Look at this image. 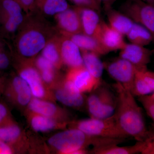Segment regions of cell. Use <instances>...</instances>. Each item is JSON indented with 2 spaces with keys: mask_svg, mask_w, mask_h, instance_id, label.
<instances>
[{
  "mask_svg": "<svg viewBox=\"0 0 154 154\" xmlns=\"http://www.w3.org/2000/svg\"><path fill=\"white\" fill-rule=\"evenodd\" d=\"M58 33L56 28L40 14L35 12L26 14L12 39V54L22 60H33Z\"/></svg>",
  "mask_w": 154,
  "mask_h": 154,
  "instance_id": "cell-1",
  "label": "cell"
},
{
  "mask_svg": "<svg viewBox=\"0 0 154 154\" xmlns=\"http://www.w3.org/2000/svg\"><path fill=\"white\" fill-rule=\"evenodd\" d=\"M117 96V105L114 115L119 128L128 137L137 141L148 140L150 135L141 108L130 91L118 83L113 85Z\"/></svg>",
  "mask_w": 154,
  "mask_h": 154,
  "instance_id": "cell-2",
  "label": "cell"
},
{
  "mask_svg": "<svg viewBox=\"0 0 154 154\" xmlns=\"http://www.w3.org/2000/svg\"><path fill=\"white\" fill-rule=\"evenodd\" d=\"M122 140L117 139L91 136L84 133L79 129H71L57 133L50 138L48 143L61 154L88 153L86 149L88 146L93 148L102 147L112 144H119Z\"/></svg>",
  "mask_w": 154,
  "mask_h": 154,
  "instance_id": "cell-3",
  "label": "cell"
},
{
  "mask_svg": "<svg viewBox=\"0 0 154 154\" xmlns=\"http://www.w3.org/2000/svg\"><path fill=\"white\" fill-rule=\"evenodd\" d=\"M86 99V105L91 118L104 119L114 114L117 96L110 88L101 83Z\"/></svg>",
  "mask_w": 154,
  "mask_h": 154,
  "instance_id": "cell-4",
  "label": "cell"
},
{
  "mask_svg": "<svg viewBox=\"0 0 154 154\" xmlns=\"http://www.w3.org/2000/svg\"><path fill=\"white\" fill-rule=\"evenodd\" d=\"M71 125L91 136L123 140L128 137L119 128L114 114L107 118L91 117L72 122Z\"/></svg>",
  "mask_w": 154,
  "mask_h": 154,
  "instance_id": "cell-5",
  "label": "cell"
},
{
  "mask_svg": "<svg viewBox=\"0 0 154 154\" xmlns=\"http://www.w3.org/2000/svg\"><path fill=\"white\" fill-rule=\"evenodd\" d=\"M16 0H0V35L7 40L13 39L25 15Z\"/></svg>",
  "mask_w": 154,
  "mask_h": 154,
  "instance_id": "cell-6",
  "label": "cell"
},
{
  "mask_svg": "<svg viewBox=\"0 0 154 154\" xmlns=\"http://www.w3.org/2000/svg\"><path fill=\"white\" fill-rule=\"evenodd\" d=\"M121 11L135 23L147 29L154 40V6L141 0H128L122 6Z\"/></svg>",
  "mask_w": 154,
  "mask_h": 154,
  "instance_id": "cell-7",
  "label": "cell"
},
{
  "mask_svg": "<svg viewBox=\"0 0 154 154\" xmlns=\"http://www.w3.org/2000/svg\"><path fill=\"white\" fill-rule=\"evenodd\" d=\"M17 60L16 64L18 75L26 81L29 86L32 95L35 98L42 99L46 96L44 82L33 60H22L13 56Z\"/></svg>",
  "mask_w": 154,
  "mask_h": 154,
  "instance_id": "cell-8",
  "label": "cell"
},
{
  "mask_svg": "<svg viewBox=\"0 0 154 154\" xmlns=\"http://www.w3.org/2000/svg\"><path fill=\"white\" fill-rule=\"evenodd\" d=\"M104 64L108 74L116 83L131 92L137 70L132 64L119 57Z\"/></svg>",
  "mask_w": 154,
  "mask_h": 154,
  "instance_id": "cell-9",
  "label": "cell"
},
{
  "mask_svg": "<svg viewBox=\"0 0 154 154\" xmlns=\"http://www.w3.org/2000/svg\"><path fill=\"white\" fill-rule=\"evenodd\" d=\"M56 29L61 35L69 36L82 33L81 18L76 7H70L54 16Z\"/></svg>",
  "mask_w": 154,
  "mask_h": 154,
  "instance_id": "cell-10",
  "label": "cell"
},
{
  "mask_svg": "<svg viewBox=\"0 0 154 154\" xmlns=\"http://www.w3.org/2000/svg\"><path fill=\"white\" fill-rule=\"evenodd\" d=\"M65 79L82 94L91 93L102 82L94 79L84 66L69 68Z\"/></svg>",
  "mask_w": 154,
  "mask_h": 154,
  "instance_id": "cell-11",
  "label": "cell"
},
{
  "mask_svg": "<svg viewBox=\"0 0 154 154\" xmlns=\"http://www.w3.org/2000/svg\"><path fill=\"white\" fill-rule=\"evenodd\" d=\"M153 51L131 43H126L120 50L119 57L128 61L132 64L137 69L143 71L147 69V66L150 61Z\"/></svg>",
  "mask_w": 154,
  "mask_h": 154,
  "instance_id": "cell-12",
  "label": "cell"
},
{
  "mask_svg": "<svg viewBox=\"0 0 154 154\" xmlns=\"http://www.w3.org/2000/svg\"><path fill=\"white\" fill-rule=\"evenodd\" d=\"M5 92L9 99L21 106L28 105L33 96L28 83L18 75L11 78Z\"/></svg>",
  "mask_w": 154,
  "mask_h": 154,
  "instance_id": "cell-13",
  "label": "cell"
},
{
  "mask_svg": "<svg viewBox=\"0 0 154 154\" xmlns=\"http://www.w3.org/2000/svg\"><path fill=\"white\" fill-rule=\"evenodd\" d=\"M56 99L67 107L80 109L86 105L84 94L78 92L64 78L54 93Z\"/></svg>",
  "mask_w": 154,
  "mask_h": 154,
  "instance_id": "cell-14",
  "label": "cell"
},
{
  "mask_svg": "<svg viewBox=\"0 0 154 154\" xmlns=\"http://www.w3.org/2000/svg\"><path fill=\"white\" fill-rule=\"evenodd\" d=\"M96 38L108 53L121 50L127 43L123 35L103 21H101Z\"/></svg>",
  "mask_w": 154,
  "mask_h": 154,
  "instance_id": "cell-15",
  "label": "cell"
},
{
  "mask_svg": "<svg viewBox=\"0 0 154 154\" xmlns=\"http://www.w3.org/2000/svg\"><path fill=\"white\" fill-rule=\"evenodd\" d=\"M60 36V53L63 64L69 68L84 66L82 56L79 47L67 36L61 34Z\"/></svg>",
  "mask_w": 154,
  "mask_h": 154,
  "instance_id": "cell-16",
  "label": "cell"
},
{
  "mask_svg": "<svg viewBox=\"0 0 154 154\" xmlns=\"http://www.w3.org/2000/svg\"><path fill=\"white\" fill-rule=\"evenodd\" d=\"M76 7L79 13L82 33L96 38L101 22L98 12L89 8Z\"/></svg>",
  "mask_w": 154,
  "mask_h": 154,
  "instance_id": "cell-17",
  "label": "cell"
},
{
  "mask_svg": "<svg viewBox=\"0 0 154 154\" xmlns=\"http://www.w3.org/2000/svg\"><path fill=\"white\" fill-rule=\"evenodd\" d=\"M148 140L137 141L132 146H120L113 144L102 147L93 148L91 153L95 154H134L141 153L147 146Z\"/></svg>",
  "mask_w": 154,
  "mask_h": 154,
  "instance_id": "cell-18",
  "label": "cell"
},
{
  "mask_svg": "<svg viewBox=\"0 0 154 154\" xmlns=\"http://www.w3.org/2000/svg\"><path fill=\"white\" fill-rule=\"evenodd\" d=\"M67 0H35L33 12L43 17L55 16L69 8Z\"/></svg>",
  "mask_w": 154,
  "mask_h": 154,
  "instance_id": "cell-19",
  "label": "cell"
},
{
  "mask_svg": "<svg viewBox=\"0 0 154 154\" xmlns=\"http://www.w3.org/2000/svg\"><path fill=\"white\" fill-rule=\"evenodd\" d=\"M65 36L71 39L81 51H91L99 56L105 55L108 53L99 40L94 37L88 36L83 33Z\"/></svg>",
  "mask_w": 154,
  "mask_h": 154,
  "instance_id": "cell-20",
  "label": "cell"
},
{
  "mask_svg": "<svg viewBox=\"0 0 154 154\" xmlns=\"http://www.w3.org/2000/svg\"><path fill=\"white\" fill-rule=\"evenodd\" d=\"M106 11L110 27L123 36H126L132 28L134 22L121 12L111 8Z\"/></svg>",
  "mask_w": 154,
  "mask_h": 154,
  "instance_id": "cell-21",
  "label": "cell"
},
{
  "mask_svg": "<svg viewBox=\"0 0 154 154\" xmlns=\"http://www.w3.org/2000/svg\"><path fill=\"white\" fill-rule=\"evenodd\" d=\"M60 36L56 34L47 42L41 51V55L51 63L57 69L63 64L60 53Z\"/></svg>",
  "mask_w": 154,
  "mask_h": 154,
  "instance_id": "cell-22",
  "label": "cell"
},
{
  "mask_svg": "<svg viewBox=\"0 0 154 154\" xmlns=\"http://www.w3.org/2000/svg\"><path fill=\"white\" fill-rule=\"evenodd\" d=\"M81 52L84 66L94 79L102 82L101 79L105 67L104 63L99 58L100 56L87 51L82 50Z\"/></svg>",
  "mask_w": 154,
  "mask_h": 154,
  "instance_id": "cell-23",
  "label": "cell"
},
{
  "mask_svg": "<svg viewBox=\"0 0 154 154\" xmlns=\"http://www.w3.org/2000/svg\"><path fill=\"white\" fill-rule=\"evenodd\" d=\"M126 36L131 43L140 46H146L154 41L153 36L147 29L135 22Z\"/></svg>",
  "mask_w": 154,
  "mask_h": 154,
  "instance_id": "cell-24",
  "label": "cell"
},
{
  "mask_svg": "<svg viewBox=\"0 0 154 154\" xmlns=\"http://www.w3.org/2000/svg\"><path fill=\"white\" fill-rule=\"evenodd\" d=\"M28 107L33 113L54 118L57 115L58 111H63L58 110L57 107L53 103L35 97L31 99Z\"/></svg>",
  "mask_w": 154,
  "mask_h": 154,
  "instance_id": "cell-25",
  "label": "cell"
},
{
  "mask_svg": "<svg viewBox=\"0 0 154 154\" xmlns=\"http://www.w3.org/2000/svg\"><path fill=\"white\" fill-rule=\"evenodd\" d=\"M22 134L21 128L12 119L0 125V140L14 146Z\"/></svg>",
  "mask_w": 154,
  "mask_h": 154,
  "instance_id": "cell-26",
  "label": "cell"
},
{
  "mask_svg": "<svg viewBox=\"0 0 154 154\" xmlns=\"http://www.w3.org/2000/svg\"><path fill=\"white\" fill-rule=\"evenodd\" d=\"M30 124L35 131L45 132L54 129L58 124L54 118L34 113L30 119Z\"/></svg>",
  "mask_w": 154,
  "mask_h": 154,
  "instance_id": "cell-27",
  "label": "cell"
},
{
  "mask_svg": "<svg viewBox=\"0 0 154 154\" xmlns=\"http://www.w3.org/2000/svg\"><path fill=\"white\" fill-rule=\"evenodd\" d=\"M12 49L7 39L0 35V70L9 68L12 63Z\"/></svg>",
  "mask_w": 154,
  "mask_h": 154,
  "instance_id": "cell-28",
  "label": "cell"
},
{
  "mask_svg": "<svg viewBox=\"0 0 154 154\" xmlns=\"http://www.w3.org/2000/svg\"><path fill=\"white\" fill-rule=\"evenodd\" d=\"M154 92L153 89L144 80L139 71L137 69L131 93L134 96L140 97L150 95Z\"/></svg>",
  "mask_w": 154,
  "mask_h": 154,
  "instance_id": "cell-29",
  "label": "cell"
},
{
  "mask_svg": "<svg viewBox=\"0 0 154 154\" xmlns=\"http://www.w3.org/2000/svg\"><path fill=\"white\" fill-rule=\"evenodd\" d=\"M138 100L144 108L148 115L154 122V99L149 95L138 97ZM154 142V134L150 139L149 142Z\"/></svg>",
  "mask_w": 154,
  "mask_h": 154,
  "instance_id": "cell-30",
  "label": "cell"
},
{
  "mask_svg": "<svg viewBox=\"0 0 154 154\" xmlns=\"http://www.w3.org/2000/svg\"><path fill=\"white\" fill-rule=\"evenodd\" d=\"M56 69L54 66H51L46 68L39 70L42 79L45 84H51L54 82L56 77Z\"/></svg>",
  "mask_w": 154,
  "mask_h": 154,
  "instance_id": "cell-31",
  "label": "cell"
},
{
  "mask_svg": "<svg viewBox=\"0 0 154 154\" xmlns=\"http://www.w3.org/2000/svg\"><path fill=\"white\" fill-rule=\"evenodd\" d=\"M78 7H84L93 9L99 12L100 11L101 2L99 0H68Z\"/></svg>",
  "mask_w": 154,
  "mask_h": 154,
  "instance_id": "cell-32",
  "label": "cell"
},
{
  "mask_svg": "<svg viewBox=\"0 0 154 154\" xmlns=\"http://www.w3.org/2000/svg\"><path fill=\"white\" fill-rule=\"evenodd\" d=\"M21 6L26 14L33 13L35 8V0H16Z\"/></svg>",
  "mask_w": 154,
  "mask_h": 154,
  "instance_id": "cell-33",
  "label": "cell"
},
{
  "mask_svg": "<svg viewBox=\"0 0 154 154\" xmlns=\"http://www.w3.org/2000/svg\"><path fill=\"white\" fill-rule=\"evenodd\" d=\"M140 72L142 77L146 82L148 84L149 86L153 89L154 91V72L149 71L147 69L143 71H139Z\"/></svg>",
  "mask_w": 154,
  "mask_h": 154,
  "instance_id": "cell-34",
  "label": "cell"
},
{
  "mask_svg": "<svg viewBox=\"0 0 154 154\" xmlns=\"http://www.w3.org/2000/svg\"><path fill=\"white\" fill-rule=\"evenodd\" d=\"M8 110L6 105L0 102V125L11 120Z\"/></svg>",
  "mask_w": 154,
  "mask_h": 154,
  "instance_id": "cell-35",
  "label": "cell"
},
{
  "mask_svg": "<svg viewBox=\"0 0 154 154\" xmlns=\"http://www.w3.org/2000/svg\"><path fill=\"white\" fill-rule=\"evenodd\" d=\"M14 152V146L0 140V154H12Z\"/></svg>",
  "mask_w": 154,
  "mask_h": 154,
  "instance_id": "cell-36",
  "label": "cell"
},
{
  "mask_svg": "<svg viewBox=\"0 0 154 154\" xmlns=\"http://www.w3.org/2000/svg\"><path fill=\"white\" fill-rule=\"evenodd\" d=\"M142 154H154V142L148 143L147 146Z\"/></svg>",
  "mask_w": 154,
  "mask_h": 154,
  "instance_id": "cell-37",
  "label": "cell"
},
{
  "mask_svg": "<svg viewBox=\"0 0 154 154\" xmlns=\"http://www.w3.org/2000/svg\"><path fill=\"white\" fill-rule=\"evenodd\" d=\"M99 1L101 3H103V5L105 6V9L107 10L111 8V6L115 2V0H99Z\"/></svg>",
  "mask_w": 154,
  "mask_h": 154,
  "instance_id": "cell-38",
  "label": "cell"
},
{
  "mask_svg": "<svg viewBox=\"0 0 154 154\" xmlns=\"http://www.w3.org/2000/svg\"><path fill=\"white\" fill-rule=\"evenodd\" d=\"M145 2L154 6V0H144Z\"/></svg>",
  "mask_w": 154,
  "mask_h": 154,
  "instance_id": "cell-39",
  "label": "cell"
},
{
  "mask_svg": "<svg viewBox=\"0 0 154 154\" xmlns=\"http://www.w3.org/2000/svg\"><path fill=\"white\" fill-rule=\"evenodd\" d=\"M4 79L2 78H0V88L2 87L3 84H4Z\"/></svg>",
  "mask_w": 154,
  "mask_h": 154,
  "instance_id": "cell-40",
  "label": "cell"
},
{
  "mask_svg": "<svg viewBox=\"0 0 154 154\" xmlns=\"http://www.w3.org/2000/svg\"><path fill=\"white\" fill-rule=\"evenodd\" d=\"M149 96L151 97L152 99H154V92L153 93H152V94H150V95H149Z\"/></svg>",
  "mask_w": 154,
  "mask_h": 154,
  "instance_id": "cell-41",
  "label": "cell"
},
{
  "mask_svg": "<svg viewBox=\"0 0 154 154\" xmlns=\"http://www.w3.org/2000/svg\"><path fill=\"white\" fill-rule=\"evenodd\" d=\"M153 42H154V40ZM153 52L154 53V50H153Z\"/></svg>",
  "mask_w": 154,
  "mask_h": 154,
  "instance_id": "cell-42",
  "label": "cell"
}]
</instances>
